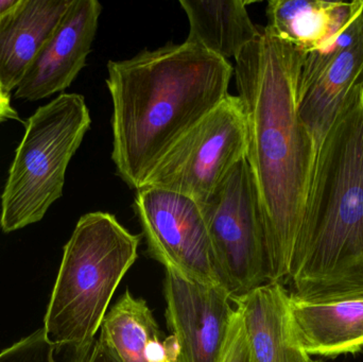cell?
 Returning <instances> with one entry per match:
<instances>
[{
    "instance_id": "obj_14",
    "label": "cell",
    "mask_w": 363,
    "mask_h": 362,
    "mask_svg": "<svg viewBox=\"0 0 363 362\" xmlns=\"http://www.w3.org/2000/svg\"><path fill=\"white\" fill-rule=\"evenodd\" d=\"M74 0H23L0 28V94L15 91Z\"/></svg>"
},
{
    "instance_id": "obj_18",
    "label": "cell",
    "mask_w": 363,
    "mask_h": 362,
    "mask_svg": "<svg viewBox=\"0 0 363 362\" xmlns=\"http://www.w3.org/2000/svg\"><path fill=\"white\" fill-rule=\"evenodd\" d=\"M89 349L72 352L67 361H60L59 349L47 340L44 329H40L0 352V362H84Z\"/></svg>"
},
{
    "instance_id": "obj_2",
    "label": "cell",
    "mask_w": 363,
    "mask_h": 362,
    "mask_svg": "<svg viewBox=\"0 0 363 362\" xmlns=\"http://www.w3.org/2000/svg\"><path fill=\"white\" fill-rule=\"evenodd\" d=\"M234 67L189 44H168L108 63L112 159L138 191L160 159L228 94Z\"/></svg>"
},
{
    "instance_id": "obj_4",
    "label": "cell",
    "mask_w": 363,
    "mask_h": 362,
    "mask_svg": "<svg viewBox=\"0 0 363 362\" xmlns=\"http://www.w3.org/2000/svg\"><path fill=\"white\" fill-rule=\"evenodd\" d=\"M140 238L110 213L79 219L45 315L42 329L49 342L72 352L93 346L117 287L138 259Z\"/></svg>"
},
{
    "instance_id": "obj_15",
    "label": "cell",
    "mask_w": 363,
    "mask_h": 362,
    "mask_svg": "<svg viewBox=\"0 0 363 362\" xmlns=\"http://www.w3.org/2000/svg\"><path fill=\"white\" fill-rule=\"evenodd\" d=\"M100 331L99 340L121 362H178L174 336L163 341L148 304L129 290L106 315Z\"/></svg>"
},
{
    "instance_id": "obj_7",
    "label": "cell",
    "mask_w": 363,
    "mask_h": 362,
    "mask_svg": "<svg viewBox=\"0 0 363 362\" xmlns=\"http://www.w3.org/2000/svg\"><path fill=\"white\" fill-rule=\"evenodd\" d=\"M202 208L222 284L232 300L269 283L264 221L247 159L232 170Z\"/></svg>"
},
{
    "instance_id": "obj_24",
    "label": "cell",
    "mask_w": 363,
    "mask_h": 362,
    "mask_svg": "<svg viewBox=\"0 0 363 362\" xmlns=\"http://www.w3.org/2000/svg\"><path fill=\"white\" fill-rule=\"evenodd\" d=\"M315 362H323V361H315Z\"/></svg>"
},
{
    "instance_id": "obj_5",
    "label": "cell",
    "mask_w": 363,
    "mask_h": 362,
    "mask_svg": "<svg viewBox=\"0 0 363 362\" xmlns=\"http://www.w3.org/2000/svg\"><path fill=\"white\" fill-rule=\"evenodd\" d=\"M91 125L89 106L79 94H61L27 119L1 195L4 233L42 220L62 197L68 165Z\"/></svg>"
},
{
    "instance_id": "obj_10",
    "label": "cell",
    "mask_w": 363,
    "mask_h": 362,
    "mask_svg": "<svg viewBox=\"0 0 363 362\" xmlns=\"http://www.w3.org/2000/svg\"><path fill=\"white\" fill-rule=\"evenodd\" d=\"M101 12L97 0H74L15 89L14 97L34 102L68 89L86 65Z\"/></svg>"
},
{
    "instance_id": "obj_11",
    "label": "cell",
    "mask_w": 363,
    "mask_h": 362,
    "mask_svg": "<svg viewBox=\"0 0 363 362\" xmlns=\"http://www.w3.org/2000/svg\"><path fill=\"white\" fill-rule=\"evenodd\" d=\"M363 82V31L315 69L301 70L298 115L318 149L352 91Z\"/></svg>"
},
{
    "instance_id": "obj_19",
    "label": "cell",
    "mask_w": 363,
    "mask_h": 362,
    "mask_svg": "<svg viewBox=\"0 0 363 362\" xmlns=\"http://www.w3.org/2000/svg\"><path fill=\"white\" fill-rule=\"evenodd\" d=\"M220 362H253L242 319L236 308L228 342Z\"/></svg>"
},
{
    "instance_id": "obj_20",
    "label": "cell",
    "mask_w": 363,
    "mask_h": 362,
    "mask_svg": "<svg viewBox=\"0 0 363 362\" xmlns=\"http://www.w3.org/2000/svg\"><path fill=\"white\" fill-rule=\"evenodd\" d=\"M84 362H121L116 355L101 341L97 339L87 353Z\"/></svg>"
},
{
    "instance_id": "obj_8",
    "label": "cell",
    "mask_w": 363,
    "mask_h": 362,
    "mask_svg": "<svg viewBox=\"0 0 363 362\" xmlns=\"http://www.w3.org/2000/svg\"><path fill=\"white\" fill-rule=\"evenodd\" d=\"M133 208L149 253L166 270L194 282L223 287L199 202L169 189L142 186L136 191Z\"/></svg>"
},
{
    "instance_id": "obj_21",
    "label": "cell",
    "mask_w": 363,
    "mask_h": 362,
    "mask_svg": "<svg viewBox=\"0 0 363 362\" xmlns=\"http://www.w3.org/2000/svg\"><path fill=\"white\" fill-rule=\"evenodd\" d=\"M9 119L18 120V115L11 106L10 96H4L0 94V123H4V121L9 120Z\"/></svg>"
},
{
    "instance_id": "obj_1",
    "label": "cell",
    "mask_w": 363,
    "mask_h": 362,
    "mask_svg": "<svg viewBox=\"0 0 363 362\" xmlns=\"http://www.w3.org/2000/svg\"><path fill=\"white\" fill-rule=\"evenodd\" d=\"M305 53L266 27L235 59L247 125V159L264 221L269 282L288 281L318 147L298 115Z\"/></svg>"
},
{
    "instance_id": "obj_9",
    "label": "cell",
    "mask_w": 363,
    "mask_h": 362,
    "mask_svg": "<svg viewBox=\"0 0 363 362\" xmlns=\"http://www.w3.org/2000/svg\"><path fill=\"white\" fill-rule=\"evenodd\" d=\"M166 318L178 362H220L236 307L223 287L194 282L166 270Z\"/></svg>"
},
{
    "instance_id": "obj_22",
    "label": "cell",
    "mask_w": 363,
    "mask_h": 362,
    "mask_svg": "<svg viewBox=\"0 0 363 362\" xmlns=\"http://www.w3.org/2000/svg\"><path fill=\"white\" fill-rule=\"evenodd\" d=\"M23 0H0V28L21 6Z\"/></svg>"
},
{
    "instance_id": "obj_13",
    "label": "cell",
    "mask_w": 363,
    "mask_h": 362,
    "mask_svg": "<svg viewBox=\"0 0 363 362\" xmlns=\"http://www.w3.org/2000/svg\"><path fill=\"white\" fill-rule=\"evenodd\" d=\"M240 314L253 362H307L290 318V295L281 283L269 282L233 300Z\"/></svg>"
},
{
    "instance_id": "obj_23",
    "label": "cell",
    "mask_w": 363,
    "mask_h": 362,
    "mask_svg": "<svg viewBox=\"0 0 363 362\" xmlns=\"http://www.w3.org/2000/svg\"><path fill=\"white\" fill-rule=\"evenodd\" d=\"M307 362H315V361H313V359H311V358H309L308 361H307Z\"/></svg>"
},
{
    "instance_id": "obj_6",
    "label": "cell",
    "mask_w": 363,
    "mask_h": 362,
    "mask_svg": "<svg viewBox=\"0 0 363 362\" xmlns=\"http://www.w3.org/2000/svg\"><path fill=\"white\" fill-rule=\"evenodd\" d=\"M247 151L245 108L228 95L166 152L143 186L177 191L202 205Z\"/></svg>"
},
{
    "instance_id": "obj_16",
    "label": "cell",
    "mask_w": 363,
    "mask_h": 362,
    "mask_svg": "<svg viewBox=\"0 0 363 362\" xmlns=\"http://www.w3.org/2000/svg\"><path fill=\"white\" fill-rule=\"evenodd\" d=\"M363 0H270L266 28L304 53L321 48L362 10Z\"/></svg>"
},
{
    "instance_id": "obj_17",
    "label": "cell",
    "mask_w": 363,
    "mask_h": 362,
    "mask_svg": "<svg viewBox=\"0 0 363 362\" xmlns=\"http://www.w3.org/2000/svg\"><path fill=\"white\" fill-rule=\"evenodd\" d=\"M189 23L185 42L222 59H236L259 35L242 0H181Z\"/></svg>"
},
{
    "instance_id": "obj_3",
    "label": "cell",
    "mask_w": 363,
    "mask_h": 362,
    "mask_svg": "<svg viewBox=\"0 0 363 362\" xmlns=\"http://www.w3.org/2000/svg\"><path fill=\"white\" fill-rule=\"evenodd\" d=\"M288 280L304 301L363 297V82L318 149Z\"/></svg>"
},
{
    "instance_id": "obj_12",
    "label": "cell",
    "mask_w": 363,
    "mask_h": 362,
    "mask_svg": "<svg viewBox=\"0 0 363 362\" xmlns=\"http://www.w3.org/2000/svg\"><path fill=\"white\" fill-rule=\"evenodd\" d=\"M290 318L296 342L308 356L337 357L363 350V297L311 302L290 295Z\"/></svg>"
}]
</instances>
